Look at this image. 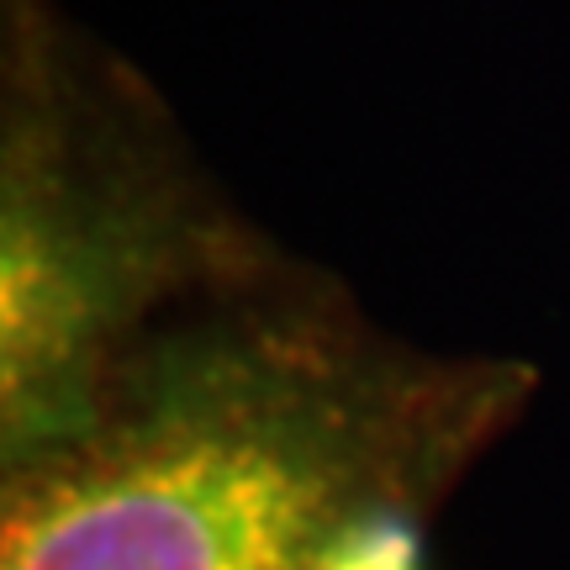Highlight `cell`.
I'll list each match as a JSON object with an SVG mask.
<instances>
[{
  "label": "cell",
  "instance_id": "cell-1",
  "mask_svg": "<svg viewBox=\"0 0 570 570\" xmlns=\"http://www.w3.org/2000/svg\"><path fill=\"white\" fill-rule=\"evenodd\" d=\"M533 396L529 360L396 338L275 244L0 465V570H428L433 518Z\"/></svg>",
  "mask_w": 570,
  "mask_h": 570
},
{
  "label": "cell",
  "instance_id": "cell-2",
  "mask_svg": "<svg viewBox=\"0 0 570 570\" xmlns=\"http://www.w3.org/2000/svg\"><path fill=\"white\" fill-rule=\"evenodd\" d=\"M265 248L138 63L63 0H0V465Z\"/></svg>",
  "mask_w": 570,
  "mask_h": 570
}]
</instances>
